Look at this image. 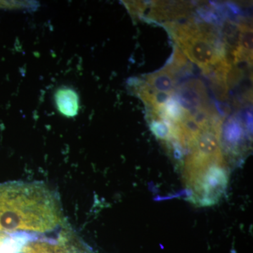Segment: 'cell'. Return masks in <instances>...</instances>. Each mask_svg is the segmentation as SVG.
Masks as SVG:
<instances>
[{"mask_svg":"<svg viewBox=\"0 0 253 253\" xmlns=\"http://www.w3.org/2000/svg\"><path fill=\"white\" fill-rule=\"evenodd\" d=\"M63 223L59 196L45 184H0V234L44 235L59 229Z\"/></svg>","mask_w":253,"mask_h":253,"instance_id":"cell-1","label":"cell"},{"mask_svg":"<svg viewBox=\"0 0 253 253\" xmlns=\"http://www.w3.org/2000/svg\"><path fill=\"white\" fill-rule=\"evenodd\" d=\"M7 253H83L54 238L32 236L21 240L16 236Z\"/></svg>","mask_w":253,"mask_h":253,"instance_id":"cell-2","label":"cell"},{"mask_svg":"<svg viewBox=\"0 0 253 253\" xmlns=\"http://www.w3.org/2000/svg\"><path fill=\"white\" fill-rule=\"evenodd\" d=\"M181 106L187 111L188 109H195L206 106L207 94L204 84L199 81H193L184 84L179 93Z\"/></svg>","mask_w":253,"mask_h":253,"instance_id":"cell-3","label":"cell"},{"mask_svg":"<svg viewBox=\"0 0 253 253\" xmlns=\"http://www.w3.org/2000/svg\"><path fill=\"white\" fill-rule=\"evenodd\" d=\"M191 9L188 3L168 2V1H156L154 7L151 10V16L154 18L161 20L175 19L185 17L189 14Z\"/></svg>","mask_w":253,"mask_h":253,"instance_id":"cell-4","label":"cell"},{"mask_svg":"<svg viewBox=\"0 0 253 253\" xmlns=\"http://www.w3.org/2000/svg\"><path fill=\"white\" fill-rule=\"evenodd\" d=\"M55 101L60 112L67 116L73 117L79 109V99L76 91L68 88L59 89L55 94Z\"/></svg>","mask_w":253,"mask_h":253,"instance_id":"cell-5","label":"cell"},{"mask_svg":"<svg viewBox=\"0 0 253 253\" xmlns=\"http://www.w3.org/2000/svg\"><path fill=\"white\" fill-rule=\"evenodd\" d=\"M147 84L155 92L170 95L175 84L174 73L166 68L148 76Z\"/></svg>","mask_w":253,"mask_h":253,"instance_id":"cell-6","label":"cell"},{"mask_svg":"<svg viewBox=\"0 0 253 253\" xmlns=\"http://www.w3.org/2000/svg\"><path fill=\"white\" fill-rule=\"evenodd\" d=\"M0 253H4L2 251H1V249H0Z\"/></svg>","mask_w":253,"mask_h":253,"instance_id":"cell-7","label":"cell"}]
</instances>
